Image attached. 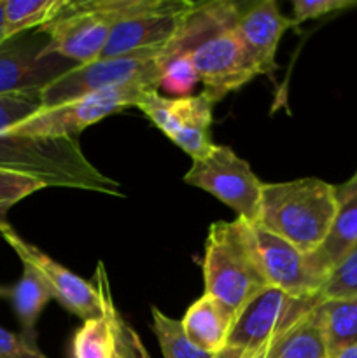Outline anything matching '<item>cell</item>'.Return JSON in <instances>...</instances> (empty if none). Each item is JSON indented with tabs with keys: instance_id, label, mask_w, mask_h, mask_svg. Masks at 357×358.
I'll return each mask as SVG.
<instances>
[{
	"instance_id": "6da1fadb",
	"label": "cell",
	"mask_w": 357,
	"mask_h": 358,
	"mask_svg": "<svg viewBox=\"0 0 357 358\" xmlns=\"http://www.w3.org/2000/svg\"><path fill=\"white\" fill-rule=\"evenodd\" d=\"M240 7L233 2L196 3L178 34L164 45L163 63L188 52L206 98L214 105L259 76L248 56L237 21Z\"/></svg>"
},
{
	"instance_id": "7a4b0ae2",
	"label": "cell",
	"mask_w": 357,
	"mask_h": 358,
	"mask_svg": "<svg viewBox=\"0 0 357 358\" xmlns=\"http://www.w3.org/2000/svg\"><path fill=\"white\" fill-rule=\"evenodd\" d=\"M0 168L27 175L44 187L79 189L108 196H125L119 182L102 173L77 138L0 133Z\"/></svg>"
},
{
	"instance_id": "3957f363",
	"label": "cell",
	"mask_w": 357,
	"mask_h": 358,
	"mask_svg": "<svg viewBox=\"0 0 357 358\" xmlns=\"http://www.w3.org/2000/svg\"><path fill=\"white\" fill-rule=\"evenodd\" d=\"M205 294L219 301L231 315L270 287L262 268L254 224L237 217L210 226L203 255Z\"/></svg>"
},
{
	"instance_id": "277c9868",
	"label": "cell",
	"mask_w": 357,
	"mask_h": 358,
	"mask_svg": "<svg viewBox=\"0 0 357 358\" xmlns=\"http://www.w3.org/2000/svg\"><path fill=\"white\" fill-rule=\"evenodd\" d=\"M336 210V185L321 178L262 184L261 212L255 224L310 255L328 238Z\"/></svg>"
},
{
	"instance_id": "5b68a950",
	"label": "cell",
	"mask_w": 357,
	"mask_h": 358,
	"mask_svg": "<svg viewBox=\"0 0 357 358\" xmlns=\"http://www.w3.org/2000/svg\"><path fill=\"white\" fill-rule=\"evenodd\" d=\"M164 0H70L69 7L41 28L48 35L46 56L86 65L104 52L112 30L121 21L156 10Z\"/></svg>"
},
{
	"instance_id": "8992f818",
	"label": "cell",
	"mask_w": 357,
	"mask_h": 358,
	"mask_svg": "<svg viewBox=\"0 0 357 358\" xmlns=\"http://www.w3.org/2000/svg\"><path fill=\"white\" fill-rule=\"evenodd\" d=\"M164 48L76 65L42 90V105L55 107L112 87L142 84L160 90Z\"/></svg>"
},
{
	"instance_id": "52a82bcc",
	"label": "cell",
	"mask_w": 357,
	"mask_h": 358,
	"mask_svg": "<svg viewBox=\"0 0 357 358\" xmlns=\"http://www.w3.org/2000/svg\"><path fill=\"white\" fill-rule=\"evenodd\" d=\"M150 91H160L156 87L132 84V86L112 87L88 94L79 100L66 101L55 107H42L37 114L24 119L14 128L4 133L16 135L56 136V138H77L80 131L90 128L94 122L102 121L107 115L115 114L128 107H136Z\"/></svg>"
},
{
	"instance_id": "ba28073f",
	"label": "cell",
	"mask_w": 357,
	"mask_h": 358,
	"mask_svg": "<svg viewBox=\"0 0 357 358\" xmlns=\"http://www.w3.org/2000/svg\"><path fill=\"white\" fill-rule=\"evenodd\" d=\"M184 182L226 203L240 219L258 222L262 182L255 177L251 164L231 147L214 145L206 156L192 161Z\"/></svg>"
},
{
	"instance_id": "9c48e42d",
	"label": "cell",
	"mask_w": 357,
	"mask_h": 358,
	"mask_svg": "<svg viewBox=\"0 0 357 358\" xmlns=\"http://www.w3.org/2000/svg\"><path fill=\"white\" fill-rule=\"evenodd\" d=\"M136 108L192 161L206 156L216 145L210 136L214 103L203 93L164 98L160 91H150Z\"/></svg>"
},
{
	"instance_id": "30bf717a",
	"label": "cell",
	"mask_w": 357,
	"mask_h": 358,
	"mask_svg": "<svg viewBox=\"0 0 357 358\" xmlns=\"http://www.w3.org/2000/svg\"><path fill=\"white\" fill-rule=\"evenodd\" d=\"M48 35L41 30L6 38L0 44V94L44 90L76 63L46 56Z\"/></svg>"
},
{
	"instance_id": "8fae6325",
	"label": "cell",
	"mask_w": 357,
	"mask_h": 358,
	"mask_svg": "<svg viewBox=\"0 0 357 358\" xmlns=\"http://www.w3.org/2000/svg\"><path fill=\"white\" fill-rule=\"evenodd\" d=\"M0 234L10 248L18 254L23 264L31 266L66 311L83 320L104 317V303L94 283H88L80 276L74 275L70 269L46 255L41 248L24 241L7 222L0 224Z\"/></svg>"
},
{
	"instance_id": "7c38bea8",
	"label": "cell",
	"mask_w": 357,
	"mask_h": 358,
	"mask_svg": "<svg viewBox=\"0 0 357 358\" xmlns=\"http://www.w3.org/2000/svg\"><path fill=\"white\" fill-rule=\"evenodd\" d=\"M296 320L300 318L293 313V297L276 287H266L234 315L226 346L238 350L244 358H259Z\"/></svg>"
},
{
	"instance_id": "4fadbf2b",
	"label": "cell",
	"mask_w": 357,
	"mask_h": 358,
	"mask_svg": "<svg viewBox=\"0 0 357 358\" xmlns=\"http://www.w3.org/2000/svg\"><path fill=\"white\" fill-rule=\"evenodd\" d=\"M195 7L196 2L188 0H164L156 10L121 21L112 30L100 58H118L146 49L164 48L178 34Z\"/></svg>"
},
{
	"instance_id": "5bb4252c",
	"label": "cell",
	"mask_w": 357,
	"mask_h": 358,
	"mask_svg": "<svg viewBox=\"0 0 357 358\" xmlns=\"http://www.w3.org/2000/svg\"><path fill=\"white\" fill-rule=\"evenodd\" d=\"M254 231L270 287H276L293 299L315 296L322 280L312 271L308 255L258 224Z\"/></svg>"
},
{
	"instance_id": "9a60e30c",
	"label": "cell",
	"mask_w": 357,
	"mask_h": 358,
	"mask_svg": "<svg viewBox=\"0 0 357 358\" xmlns=\"http://www.w3.org/2000/svg\"><path fill=\"white\" fill-rule=\"evenodd\" d=\"M293 27L298 24L294 20L284 16L273 0L251 3L241 10L237 30L259 76H273L276 70L275 56L280 38Z\"/></svg>"
},
{
	"instance_id": "2e32d148",
	"label": "cell",
	"mask_w": 357,
	"mask_h": 358,
	"mask_svg": "<svg viewBox=\"0 0 357 358\" xmlns=\"http://www.w3.org/2000/svg\"><path fill=\"white\" fill-rule=\"evenodd\" d=\"M336 198L338 210L331 231L321 248L308 255L312 271L322 280V285L328 280L329 273L357 245V171L349 182L336 185Z\"/></svg>"
},
{
	"instance_id": "e0dca14e",
	"label": "cell",
	"mask_w": 357,
	"mask_h": 358,
	"mask_svg": "<svg viewBox=\"0 0 357 358\" xmlns=\"http://www.w3.org/2000/svg\"><path fill=\"white\" fill-rule=\"evenodd\" d=\"M233 315L217 299L203 294L186 311L181 320L182 329L196 348L217 355L226 348Z\"/></svg>"
},
{
	"instance_id": "ac0fdd59",
	"label": "cell",
	"mask_w": 357,
	"mask_h": 358,
	"mask_svg": "<svg viewBox=\"0 0 357 358\" xmlns=\"http://www.w3.org/2000/svg\"><path fill=\"white\" fill-rule=\"evenodd\" d=\"M0 297H6L21 325V336L37 345V322L52 294L42 276L31 266L23 264V275L13 287H0Z\"/></svg>"
},
{
	"instance_id": "d6986e66",
	"label": "cell",
	"mask_w": 357,
	"mask_h": 358,
	"mask_svg": "<svg viewBox=\"0 0 357 358\" xmlns=\"http://www.w3.org/2000/svg\"><path fill=\"white\" fill-rule=\"evenodd\" d=\"M259 358H329L314 310L280 332Z\"/></svg>"
},
{
	"instance_id": "ffe728a7",
	"label": "cell",
	"mask_w": 357,
	"mask_h": 358,
	"mask_svg": "<svg viewBox=\"0 0 357 358\" xmlns=\"http://www.w3.org/2000/svg\"><path fill=\"white\" fill-rule=\"evenodd\" d=\"M314 315L329 357L346 346L357 345V297L322 301L314 308Z\"/></svg>"
},
{
	"instance_id": "44dd1931",
	"label": "cell",
	"mask_w": 357,
	"mask_h": 358,
	"mask_svg": "<svg viewBox=\"0 0 357 358\" xmlns=\"http://www.w3.org/2000/svg\"><path fill=\"white\" fill-rule=\"evenodd\" d=\"M70 0H4L6 38L41 30L69 7Z\"/></svg>"
},
{
	"instance_id": "7402d4cb",
	"label": "cell",
	"mask_w": 357,
	"mask_h": 358,
	"mask_svg": "<svg viewBox=\"0 0 357 358\" xmlns=\"http://www.w3.org/2000/svg\"><path fill=\"white\" fill-rule=\"evenodd\" d=\"M94 280H97L98 292H100L102 303H104L105 317H107L108 324L112 327V334H114V345L115 352L119 358H150L147 353L146 346H144L140 336L133 331L128 325V322L118 313L114 306V301L111 296V283H108L107 271L104 268V262H100L94 273Z\"/></svg>"
},
{
	"instance_id": "603a6c76",
	"label": "cell",
	"mask_w": 357,
	"mask_h": 358,
	"mask_svg": "<svg viewBox=\"0 0 357 358\" xmlns=\"http://www.w3.org/2000/svg\"><path fill=\"white\" fill-rule=\"evenodd\" d=\"M153 313V332L160 343L164 358H214L216 355L196 348L186 336L181 320L170 318L158 308H150Z\"/></svg>"
},
{
	"instance_id": "cb8c5ba5",
	"label": "cell",
	"mask_w": 357,
	"mask_h": 358,
	"mask_svg": "<svg viewBox=\"0 0 357 358\" xmlns=\"http://www.w3.org/2000/svg\"><path fill=\"white\" fill-rule=\"evenodd\" d=\"M115 352L114 334L107 317L84 320L72 339L74 358H112Z\"/></svg>"
},
{
	"instance_id": "d4e9b609",
	"label": "cell",
	"mask_w": 357,
	"mask_h": 358,
	"mask_svg": "<svg viewBox=\"0 0 357 358\" xmlns=\"http://www.w3.org/2000/svg\"><path fill=\"white\" fill-rule=\"evenodd\" d=\"M357 297V245L346 254V257L329 273L324 285L315 296L308 297L312 306H317L322 301Z\"/></svg>"
},
{
	"instance_id": "484cf974",
	"label": "cell",
	"mask_w": 357,
	"mask_h": 358,
	"mask_svg": "<svg viewBox=\"0 0 357 358\" xmlns=\"http://www.w3.org/2000/svg\"><path fill=\"white\" fill-rule=\"evenodd\" d=\"M42 105V90L0 94V133L14 128L24 119L37 114Z\"/></svg>"
},
{
	"instance_id": "4316f807",
	"label": "cell",
	"mask_w": 357,
	"mask_h": 358,
	"mask_svg": "<svg viewBox=\"0 0 357 358\" xmlns=\"http://www.w3.org/2000/svg\"><path fill=\"white\" fill-rule=\"evenodd\" d=\"M198 83V72H196L195 65L191 62V56L188 52L174 56V58L164 62L160 80V87H164V91L181 94V96H188V93H191L192 87Z\"/></svg>"
},
{
	"instance_id": "83f0119b",
	"label": "cell",
	"mask_w": 357,
	"mask_h": 358,
	"mask_svg": "<svg viewBox=\"0 0 357 358\" xmlns=\"http://www.w3.org/2000/svg\"><path fill=\"white\" fill-rule=\"evenodd\" d=\"M44 189V185L27 175L0 168V224L7 222V212L21 199L28 198L34 192Z\"/></svg>"
},
{
	"instance_id": "f1b7e54d",
	"label": "cell",
	"mask_w": 357,
	"mask_h": 358,
	"mask_svg": "<svg viewBox=\"0 0 357 358\" xmlns=\"http://www.w3.org/2000/svg\"><path fill=\"white\" fill-rule=\"evenodd\" d=\"M352 7H357V0H294V23L300 24L307 20H315L324 14L338 13Z\"/></svg>"
},
{
	"instance_id": "f546056e",
	"label": "cell",
	"mask_w": 357,
	"mask_h": 358,
	"mask_svg": "<svg viewBox=\"0 0 357 358\" xmlns=\"http://www.w3.org/2000/svg\"><path fill=\"white\" fill-rule=\"evenodd\" d=\"M0 358H48L38 345H31L21 334L0 327Z\"/></svg>"
},
{
	"instance_id": "4dcf8cb0",
	"label": "cell",
	"mask_w": 357,
	"mask_h": 358,
	"mask_svg": "<svg viewBox=\"0 0 357 358\" xmlns=\"http://www.w3.org/2000/svg\"><path fill=\"white\" fill-rule=\"evenodd\" d=\"M329 358H357V345L346 346V348L340 350V352H336L335 355H331Z\"/></svg>"
},
{
	"instance_id": "1f68e13d",
	"label": "cell",
	"mask_w": 357,
	"mask_h": 358,
	"mask_svg": "<svg viewBox=\"0 0 357 358\" xmlns=\"http://www.w3.org/2000/svg\"><path fill=\"white\" fill-rule=\"evenodd\" d=\"M214 358H244V355H241L240 352H238V350H234V348H224V350H220L219 353H217L216 357Z\"/></svg>"
},
{
	"instance_id": "d6a6232c",
	"label": "cell",
	"mask_w": 357,
	"mask_h": 358,
	"mask_svg": "<svg viewBox=\"0 0 357 358\" xmlns=\"http://www.w3.org/2000/svg\"><path fill=\"white\" fill-rule=\"evenodd\" d=\"M6 41V30H4V0H0V44Z\"/></svg>"
},
{
	"instance_id": "836d02e7",
	"label": "cell",
	"mask_w": 357,
	"mask_h": 358,
	"mask_svg": "<svg viewBox=\"0 0 357 358\" xmlns=\"http://www.w3.org/2000/svg\"><path fill=\"white\" fill-rule=\"evenodd\" d=\"M112 358H119V357H118V352H114V357H112Z\"/></svg>"
}]
</instances>
